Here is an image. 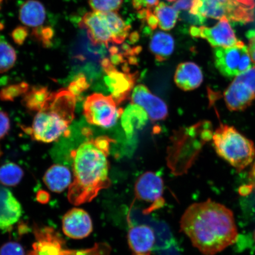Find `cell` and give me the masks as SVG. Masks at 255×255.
Returning <instances> with one entry per match:
<instances>
[{
  "label": "cell",
  "mask_w": 255,
  "mask_h": 255,
  "mask_svg": "<svg viewBox=\"0 0 255 255\" xmlns=\"http://www.w3.org/2000/svg\"><path fill=\"white\" fill-rule=\"evenodd\" d=\"M180 231L193 246L205 255H215L234 245L238 231L234 213L211 199L195 203L185 210Z\"/></svg>",
  "instance_id": "1"
},
{
  "label": "cell",
  "mask_w": 255,
  "mask_h": 255,
  "mask_svg": "<svg viewBox=\"0 0 255 255\" xmlns=\"http://www.w3.org/2000/svg\"><path fill=\"white\" fill-rule=\"evenodd\" d=\"M154 13L158 18L159 28L166 31L173 29L179 15V11L173 6L172 7L164 2L159 3L154 9Z\"/></svg>",
  "instance_id": "23"
},
{
  "label": "cell",
  "mask_w": 255,
  "mask_h": 255,
  "mask_svg": "<svg viewBox=\"0 0 255 255\" xmlns=\"http://www.w3.org/2000/svg\"><path fill=\"white\" fill-rule=\"evenodd\" d=\"M226 106L232 111H244L255 100V66L235 77L224 92Z\"/></svg>",
  "instance_id": "8"
},
{
  "label": "cell",
  "mask_w": 255,
  "mask_h": 255,
  "mask_svg": "<svg viewBox=\"0 0 255 255\" xmlns=\"http://www.w3.org/2000/svg\"><path fill=\"white\" fill-rule=\"evenodd\" d=\"M131 104L138 105L147 114L152 121L165 120L168 111L166 104L157 96L153 94L144 85H138L133 88L131 94Z\"/></svg>",
  "instance_id": "13"
},
{
  "label": "cell",
  "mask_w": 255,
  "mask_h": 255,
  "mask_svg": "<svg viewBox=\"0 0 255 255\" xmlns=\"http://www.w3.org/2000/svg\"><path fill=\"white\" fill-rule=\"evenodd\" d=\"M246 35L249 41V53L255 65V30L248 31Z\"/></svg>",
  "instance_id": "36"
},
{
  "label": "cell",
  "mask_w": 255,
  "mask_h": 255,
  "mask_svg": "<svg viewBox=\"0 0 255 255\" xmlns=\"http://www.w3.org/2000/svg\"><path fill=\"white\" fill-rule=\"evenodd\" d=\"M123 0H89V4L93 11L117 12L123 5Z\"/></svg>",
  "instance_id": "29"
},
{
  "label": "cell",
  "mask_w": 255,
  "mask_h": 255,
  "mask_svg": "<svg viewBox=\"0 0 255 255\" xmlns=\"http://www.w3.org/2000/svg\"><path fill=\"white\" fill-rule=\"evenodd\" d=\"M133 8L137 11L142 9H154L159 4V0H132Z\"/></svg>",
  "instance_id": "34"
},
{
  "label": "cell",
  "mask_w": 255,
  "mask_h": 255,
  "mask_svg": "<svg viewBox=\"0 0 255 255\" xmlns=\"http://www.w3.org/2000/svg\"><path fill=\"white\" fill-rule=\"evenodd\" d=\"M24 175L22 168L9 162L0 167V183L7 186H15L20 182Z\"/></svg>",
  "instance_id": "26"
},
{
  "label": "cell",
  "mask_w": 255,
  "mask_h": 255,
  "mask_svg": "<svg viewBox=\"0 0 255 255\" xmlns=\"http://www.w3.org/2000/svg\"><path fill=\"white\" fill-rule=\"evenodd\" d=\"M89 87V84L87 79H86L85 76L81 74L76 76L74 81L69 85L68 90L76 97V96L79 95L82 92L87 90Z\"/></svg>",
  "instance_id": "31"
},
{
  "label": "cell",
  "mask_w": 255,
  "mask_h": 255,
  "mask_svg": "<svg viewBox=\"0 0 255 255\" xmlns=\"http://www.w3.org/2000/svg\"><path fill=\"white\" fill-rule=\"evenodd\" d=\"M2 2V0H0V9H1Z\"/></svg>",
  "instance_id": "41"
},
{
  "label": "cell",
  "mask_w": 255,
  "mask_h": 255,
  "mask_svg": "<svg viewBox=\"0 0 255 255\" xmlns=\"http://www.w3.org/2000/svg\"><path fill=\"white\" fill-rule=\"evenodd\" d=\"M149 117L138 105L130 103L122 115V126L127 136L131 138L147 123Z\"/></svg>",
  "instance_id": "19"
},
{
  "label": "cell",
  "mask_w": 255,
  "mask_h": 255,
  "mask_svg": "<svg viewBox=\"0 0 255 255\" xmlns=\"http://www.w3.org/2000/svg\"><path fill=\"white\" fill-rule=\"evenodd\" d=\"M194 0H177L173 7L177 11H185L190 9L193 4Z\"/></svg>",
  "instance_id": "37"
},
{
  "label": "cell",
  "mask_w": 255,
  "mask_h": 255,
  "mask_svg": "<svg viewBox=\"0 0 255 255\" xmlns=\"http://www.w3.org/2000/svg\"><path fill=\"white\" fill-rule=\"evenodd\" d=\"M164 181L160 175L147 171L140 175L135 184L136 199L150 204L143 212L148 214L164 206Z\"/></svg>",
  "instance_id": "10"
},
{
  "label": "cell",
  "mask_w": 255,
  "mask_h": 255,
  "mask_svg": "<svg viewBox=\"0 0 255 255\" xmlns=\"http://www.w3.org/2000/svg\"><path fill=\"white\" fill-rule=\"evenodd\" d=\"M128 244L133 255H151L156 239L154 231L145 225L132 226L127 235Z\"/></svg>",
  "instance_id": "15"
},
{
  "label": "cell",
  "mask_w": 255,
  "mask_h": 255,
  "mask_svg": "<svg viewBox=\"0 0 255 255\" xmlns=\"http://www.w3.org/2000/svg\"><path fill=\"white\" fill-rule=\"evenodd\" d=\"M203 81L202 70L196 63L183 62L177 66L174 75V82L181 90L193 91L198 88Z\"/></svg>",
  "instance_id": "18"
},
{
  "label": "cell",
  "mask_w": 255,
  "mask_h": 255,
  "mask_svg": "<svg viewBox=\"0 0 255 255\" xmlns=\"http://www.w3.org/2000/svg\"><path fill=\"white\" fill-rule=\"evenodd\" d=\"M79 25L87 30L89 39L94 45L108 47L110 43H113V33L105 12H88L83 16Z\"/></svg>",
  "instance_id": "12"
},
{
  "label": "cell",
  "mask_w": 255,
  "mask_h": 255,
  "mask_svg": "<svg viewBox=\"0 0 255 255\" xmlns=\"http://www.w3.org/2000/svg\"><path fill=\"white\" fill-rule=\"evenodd\" d=\"M214 59L216 68L229 78L237 77L255 66L248 47L241 41L234 46L215 48Z\"/></svg>",
  "instance_id": "7"
},
{
  "label": "cell",
  "mask_w": 255,
  "mask_h": 255,
  "mask_svg": "<svg viewBox=\"0 0 255 255\" xmlns=\"http://www.w3.org/2000/svg\"><path fill=\"white\" fill-rule=\"evenodd\" d=\"M37 242L33 246V251L28 255H63V242L53 229L36 228L34 231Z\"/></svg>",
  "instance_id": "16"
},
{
  "label": "cell",
  "mask_w": 255,
  "mask_h": 255,
  "mask_svg": "<svg viewBox=\"0 0 255 255\" xmlns=\"http://www.w3.org/2000/svg\"><path fill=\"white\" fill-rule=\"evenodd\" d=\"M139 39V36L138 33H136V32H134V33H133L132 34L130 35L129 36V40L130 41H131L132 43H134L137 41Z\"/></svg>",
  "instance_id": "39"
},
{
  "label": "cell",
  "mask_w": 255,
  "mask_h": 255,
  "mask_svg": "<svg viewBox=\"0 0 255 255\" xmlns=\"http://www.w3.org/2000/svg\"><path fill=\"white\" fill-rule=\"evenodd\" d=\"M113 36V43L121 44L129 36L130 26L126 23L117 12H105Z\"/></svg>",
  "instance_id": "24"
},
{
  "label": "cell",
  "mask_w": 255,
  "mask_h": 255,
  "mask_svg": "<svg viewBox=\"0 0 255 255\" xmlns=\"http://www.w3.org/2000/svg\"><path fill=\"white\" fill-rule=\"evenodd\" d=\"M149 49L157 62H164L174 52L173 37L164 32L157 31L151 37Z\"/></svg>",
  "instance_id": "22"
},
{
  "label": "cell",
  "mask_w": 255,
  "mask_h": 255,
  "mask_svg": "<svg viewBox=\"0 0 255 255\" xmlns=\"http://www.w3.org/2000/svg\"><path fill=\"white\" fill-rule=\"evenodd\" d=\"M101 66L106 74L105 84L117 103L119 105L124 103L132 94L135 84L138 73L137 72L120 71L110 59L104 58Z\"/></svg>",
  "instance_id": "9"
},
{
  "label": "cell",
  "mask_w": 255,
  "mask_h": 255,
  "mask_svg": "<svg viewBox=\"0 0 255 255\" xmlns=\"http://www.w3.org/2000/svg\"><path fill=\"white\" fill-rule=\"evenodd\" d=\"M123 113L124 110L111 95L92 94L84 105V113L87 122L103 128H111L116 126Z\"/></svg>",
  "instance_id": "6"
},
{
  "label": "cell",
  "mask_w": 255,
  "mask_h": 255,
  "mask_svg": "<svg viewBox=\"0 0 255 255\" xmlns=\"http://www.w3.org/2000/svg\"><path fill=\"white\" fill-rule=\"evenodd\" d=\"M43 181L50 190L60 193L72 184V175L68 168L62 165H53L48 169Z\"/></svg>",
  "instance_id": "20"
},
{
  "label": "cell",
  "mask_w": 255,
  "mask_h": 255,
  "mask_svg": "<svg viewBox=\"0 0 255 255\" xmlns=\"http://www.w3.org/2000/svg\"><path fill=\"white\" fill-rule=\"evenodd\" d=\"M46 12L42 3L37 0H27L19 9V19L28 27L41 26L46 20Z\"/></svg>",
  "instance_id": "21"
},
{
  "label": "cell",
  "mask_w": 255,
  "mask_h": 255,
  "mask_svg": "<svg viewBox=\"0 0 255 255\" xmlns=\"http://www.w3.org/2000/svg\"><path fill=\"white\" fill-rule=\"evenodd\" d=\"M22 215L20 203L11 191L0 186V230H7L18 221Z\"/></svg>",
  "instance_id": "17"
},
{
  "label": "cell",
  "mask_w": 255,
  "mask_h": 255,
  "mask_svg": "<svg viewBox=\"0 0 255 255\" xmlns=\"http://www.w3.org/2000/svg\"><path fill=\"white\" fill-rule=\"evenodd\" d=\"M49 194H48L45 191L40 190L37 193V200L41 203H47L48 201H49Z\"/></svg>",
  "instance_id": "38"
},
{
  "label": "cell",
  "mask_w": 255,
  "mask_h": 255,
  "mask_svg": "<svg viewBox=\"0 0 255 255\" xmlns=\"http://www.w3.org/2000/svg\"><path fill=\"white\" fill-rule=\"evenodd\" d=\"M12 39L17 45H22L28 36V30L26 27L18 26L11 32Z\"/></svg>",
  "instance_id": "33"
},
{
  "label": "cell",
  "mask_w": 255,
  "mask_h": 255,
  "mask_svg": "<svg viewBox=\"0 0 255 255\" xmlns=\"http://www.w3.org/2000/svg\"><path fill=\"white\" fill-rule=\"evenodd\" d=\"M62 229L67 237L75 239L87 238L93 231L90 216L84 210L74 208L67 212L62 219Z\"/></svg>",
  "instance_id": "14"
},
{
  "label": "cell",
  "mask_w": 255,
  "mask_h": 255,
  "mask_svg": "<svg viewBox=\"0 0 255 255\" xmlns=\"http://www.w3.org/2000/svg\"><path fill=\"white\" fill-rule=\"evenodd\" d=\"M113 141L109 137L99 136L82 143L72 152L73 181L68 198L73 205L90 202L110 187L108 156Z\"/></svg>",
  "instance_id": "2"
},
{
  "label": "cell",
  "mask_w": 255,
  "mask_h": 255,
  "mask_svg": "<svg viewBox=\"0 0 255 255\" xmlns=\"http://www.w3.org/2000/svg\"><path fill=\"white\" fill-rule=\"evenodd\" d=\"M1 154H2V152L1 151V148H0V157H1Z\"/></svg>",
  "instance_id": "42"
},
{
  "label": "cell",
  "mask_w": 255,
  "mask_h": 255,
  "mask_svg": "<svg viewBox=\"0 0 255 255\" xmlns=\"http://www.w3.org/2000/svg\"><path fill=\"white\" fill-rule=\"evenodd\" d=\"M76 97L68 89L50 94L34 117L28 133L37 141L50 143L69 133L75 118Z\"/></svg>",
  "instance_id": "3"
},
{
  "label": "cell",
  "mask_w": 255,
  "mask_h": 255,
  "mask_svg": "<svg viewBox=\"0 0 255 255\" xmlns=\"http://www.w3.org/2000/svg\"><path fill=\"white\" fill-rule=\"evenodd\" d=\"M32 35L35 39L42 43L44 47H49L52 44L54 31L52 27H43L41 25L34 28L32 31Z\"/></svg>",
  "instance_id": "30"
},
{
  "label": "cell",
  "mask_w": 255,
  "mask_h": 255,
  "mask_svg": "<svg viewBox=\"0 0 255 255\" xmlns=\"http://www.w3.org/2000/svg\"><path fill=\"white\" fill-rule=\"evenodd\" d=\"M10 128L8 115L4 112L0 111V139L4 138Z\"/></svg>",
  "instance_id": "35"
},
{
  "label": "cell",
  "mask_w": 255,
  "mask_h": 255,
  "mask_svg": "<svg viewBox=\"0 0 255 255\" xmlns=\"http://www.w3.org/2000/svg\"><path fill=\"white\" fill-rule=\"evenodd\" d=\"M28 89H29V86L25 82L9 85L0 91V99L2 101H12L18 96L26 93Z\"/></svg>",
  "instance_id": "28"
},
{
  "label": "cell",
  "mask_w": 255,
  "mask_h": 255,
  "mask_svg": "<svg viewBox=\"0 0 255 255\" xmlns=\"http://www.w3.org/2000/svg\"><path fill=\"white\" fill-rule=\"evenodd\" d=\"M254 238L255 241V231H254Z\"/></svg>",
  "instance_id": "43"
},
{
  "label": "cell",
  "mask_w": 255,
  "mask_h": 255,
  "mask_svg": "<svg viewBox=\"0 0 255 255\" xmlns=\"http://www.w3.org/2000/svg\"><path fill=\"white\" fill-rule=\"evenodd\" d=\"M167 1L169 2H173L176 1V0H167Z\"/></svg>",
  "instance_id": "40"
},
{
  "label": "cell",
  "mask_w": 255,
  "mask_h": 255,
  "mask_svg": "<svg viewBox=\"0 0 255 255\" xmlns=\"http://www.w3.org/2000/svg\"><path fill=\"white\" fill-rule=\"evenodd\" d=\"M50 93L45 87H34L24 94V104L28 110L39 112L44 106Z\"/></svg>",
  "instance_id": "25"
},
{
  "label": "cell",
  "mask_w": 255,
  "mask_h": 255,
  "mask_svg": "<svg viewBox=\"0 0 255 255\" xmlns=\"http://www.w3.org/2000/svg\"><path fill=\"white\" fill-rule=\"evenodd\" d=\"M254 0H194L190 13L202 17L248 23L254 19Z\"/></svg>",
  "instance_id": "5"
},
{
  "label": "cell",
  "mask_w": 255,
  "mask_h": 255,
  "mask_svg": "<svg viewBox=\"0 0 255 255\" xmlns=\"http://www.w3.org/2000/svg\"><path fill=\"white\" fill-rule=\"evenodd\" d=\"M212 140L217 154L237 170H244L253 163L254 143L234 127L221 124L213 132Z\"/></svg>",
  "instance_id": "4"
},
{
  "label": "cell",
  "mask_w": 255,
  "mask_h": 255,
  "mask_svg": "<svg viewBox=\"0 0 255 255\" xmlns=\"http://www.w3.org/2000/svg\"><path fill=\"white\" fill-rule=\"evenodd\" d=\"M189 33L194 38L206 39L210 45L215 48L234 46L239 41L229 20L225 17L212 27L193 25L190 28Z\"/></svg>",
  "instance_id": "11"
},
{
  "label": "cell",
  "mask_w": 255,
  "mask_h": 255,
  "mask_svg": "<svg viewBox=\"0 0 255 255\" xmlns=\"http://www.w3.org/2000/svg\"><path fill=\"white\" fill-rule=\"evenodd\" d=\"M0 255H24V253L20 244L8 242L0 249Z\"/></svg>",
  "instance_id": "32"
},
{
  "label": "cell",
  "mask_w": 255,
  "mask_h": 255,
  "mask_svg": "<svg viewBox=\"0 0 255 255\" xmlns=\"http://www.w3.org/2000/svg\"><path fill=\"white\" fill-rule=\"evenodd\" d=\"M17 60L15 50L10 44L0 41V73L7 72L14 66Z\"/></svg>",
  "instance_id": "27"
}]
</instances>
